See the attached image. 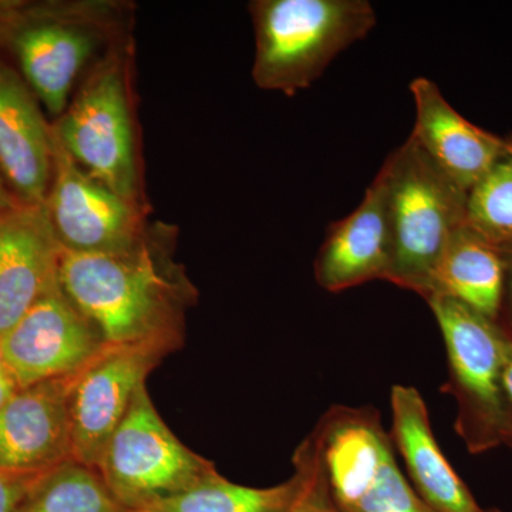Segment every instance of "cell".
Listing matches in <instances>:
<instances>
[{
  "instance_id": "19",
  "label": "cell",
  "mask_w": 512,
  "mask_h": 512,
  "mask_svg": "<svg viewBox=\"0 0 512 512\" xmlns=\"http://www.w3.org/2000/svg\"><path fill=\"white\" fill-rule=\"evenodd\" d=\"M298 487L296 471L284 483L266 488L232 483L215 471L190 490L137 512H285Z\"/></svg>"
},
{
  "instance_id": "13",
  "label": "cell",
  "mask_w": 512,
  "mask_h": 512,
  "mask_svg": "<svg viewBox=\"0 0 512 512\" xmlns=\"http://www.w3.org/2000/svg\"><path fill=\"white\" fill-rule=\"evenodd\" d=\"M392 262V222L382 168L355 211L329 225L315 259L320 288L339 293L367 282L386 281Z\"/></svg>"
},
{
  "instance_id": "29",
  "label": "cell",
  "mask_w": 512,
  "mask_h": 512,
  "mask_svg": "<svg viewBox=\"0 0 512 512\" xmlns=\"http://www.w3.org/2000/svg\"><path fill=\"white\" fill-rule=\"evenodd\" d=\"M478 512H503L500 510H497V508H488V510H484V508H480V511Z\"/></svg>"
},
{
  "instance_id": "16",
  "label": "cell",
  "mask_w": 512,
  "mask_h": 512,
  "mask_svg": "<svg viewBox=\"0 0 512 512\" xmlns=\"http://www.w3.org/2000/svg\"><path fill=\"white\" fill-rule=\"evenodd\" d=\"M416 121L410 138L451 180L468 192L510 150L512 136L500 137L476 126L427 77L410 83Z\"/></svg>"
},
{
  "instance_id": "3",
  "label": "cell",
  "mask_w": 512,
  "mask_h": 512,
  "mask_svg": "<svg viewBox=\"0 0 512 512\" xmlns=\"http://www.w3.org/2000/svg\"><path fill=\"white\" fill-rule=\"evenodd\" d=\"M252 79L269 92L292 97L309 89L329 64L375 29L367 0H255Z\"/></svg>"
},
{
  "instance_id": "7",
  "label": "cell",
  "mask_w": 512,
  "mask_h": 512,
  "mask_svg": "<svg viewBox=\"0 0 512 512\" xmlns=\"http://www.w3.org/2000/svg\"><path fill=\"white\" fill-rule=\"evenodd\" d=\"M427 303L446 346L443 390L456 402L454 429L468 453H488L504 444L503 326L454 299L434 296Z\"/></svg>"
},
{
  "instance_id": "18",
  "label": "cell",
  "mask_w": 512,
  "mask_h": 512,
  "mask_svg": "<svg viewBox=\"0 0 512 512\" xmlns=\"http://www.w3.org/2000/svg\"><path fill=\"white\" fill-rule=\"evenodd\" d=\"M505 281L507 262L503 248L466 222L448 239L434 272L429 299L434 296L454 299L498 322Z\"/></svg>"
},
{
  "instance_id": "22",
  "label": "cell",
  "mask_w": 512,
  "mask_h": 512,
  "mask_svg": "<svg viewBox=\"0 0 512 512\" xmlns=\"http://www.w3.org/2000/svg\"><path fill=\"white\" fill-rule=\"evenodd\" d=\"M292 466L298 473L299 487L285 512H339L311 434L293 451Z\"/></svg>"
},
{
  "instance_id": "9",
  "label": "cell",
  "mask_w": 512,
  "mask_h": 512,
  "mask_svg": "<svg viewBox=\"0 0 512 512\" xmlns=\"http://www.w3.org/2000/svg\"><path fill=\"white\" fill-rule=\"evenodd\" d=\"M45 207L57 241L76 254L128 251L148 228L143 208L90 177L64 150L55 131L52 183Z\"/></svg>"
},
{
  "instance_id": "15",
  "label": "cell",
  "mask_w": 512,
  "mask_h": 512,
  "mask_svg": "<svg viewBox=\"0 0 512 512\" xmlns=\"http://www.w3.org/2000/svg\"><path fill=\"white\" fill-rule=\"evenodd\" d=\"M0 171L16 200L45 204L53 175V127L18 70L0 56Z\"/></svg>"
},
{
  "instance_id": "1",
  "label": "cell",
  "mask_w": 512,
  "mask_h": 512,
  "mask_svg": "<svg viewBox=\"0 0 512 512\" xmlns=\"http://www.w3.org/2000/svg\"><path fill=\"white\" fill-rule=\"evenodd\" d=\"M175 237L173 227L156 222L128 251L76 254L62 248L60 288L107 346H143L167 355L183 346L185 313L198 292L174 259Z\"/></svg>"
},
{
  "instance_id": "17",
  "label": "cell",
  "mask_w": 512,
  "mask_h": 512,
  "mask_svg": "<svg viewBox=\"0 0 512 512\" xmlns=\"http://www.w3.org/2000/svg\"><path fill=\"white\" fill-rule=\"evenodd\" d=\"M394 450L402 457L407 478L417 495L434 512H478L480 505L444 456L429 409L419 390L394 384L390 392Z\"/></svg>"
},
{
  "instance_id": "28",
  "label": "cell",
  "mask_w": 512,
  "mask_h": 512,
  "mask_svg": "<svg viewBox=\"0 0 512 512\" xmlns=\"http://www.w3.org/2000/svg\"><path fill=\"white\" fill-rule=\"evenodd\" d=\"M5 367V357H3V346H2V336H0V370Z\"/></svg>"
},
{
  "instance_id": "5",
  "label": "cell",
  "mask_w": 512,
  "mask_h": 512,
  "mask_svg": "<svg viewBox=\"0 0 512 512\" xmlns=\"http://www.w3.org/2000/svg\"><path fill=\"white\" fill-rule=\"evenodd\" d=\"M126 37L90 66L69 106L53 121L64 150L90 177L141 207Z\"/></svg>"
},
{
  "instance_id": "27",
  "label": "cell",
  "mask_w": 512,
  "mask_h": 512,
  "mask_svg": "<svg viewBox=\"0 0 512 512\" xmlns=\"http://www.w3.org/2000/svg\"><path fill=\"white\" fill-rule=\"evenodd\" d=\"M18 200H16L13 192L10 191L8 183H6L5 178H3L2 171H0V212L10 210V208L15 207L18 204Z\"/></svg>"
},
{
  "instance_id": "8",
  "label": "cell",
  "mask_w": 512,
  "mask_h": 512,
  "mask_svg": "<svg viewBox=\"0 0 512 512\" xmlns=\"http://www.w3.org/2000/svg\"><path fill=\"white\" fill-rule=\"evenodd\" d=\"M101 480L128 512L184 493L217 470L170 430L154 407L146 384L104 447Z\"/></svg>"
},
{
  "instance_id": "26",
  "label": "cell",
  "mask_w": 512,
  "mask_h": 512,
  "mask_svg": "<svg viewBox=\"0 0 512 512\" xmlns=\"http://www.w3.org/2000/svg\"><path fill=\"white\" fill-rule=\"evenodd\" d=\"M19 389L20 387L15 377L12 376V373L6 367H3L0 370V410Z\"/></svg>"
},
{
  "instance_id": "24",
  "label": "cell",
  "mask_w": 512,
  "mask_h": 512,
  "mask_svg": "<svg viewBox=\"0 0 512 512\" xmlns=\"http://www.w3.org/2000/svg\"><path fill=\"white\" fill-rule=\"evenodd\" d=\"M503 387L505 400L504 444L505 446L512 448V335L505 329L503 348Z\"/></svg>"
},
{
  "instance_id": "12",
  "label": "cell",
  "mask_w": 512,
  "mask_h": 512,
  "mask_svg": "<svg viewBox=\"0 0 512 512\" xmlns=\"http://www.w3.org/2000/svg\"><path fill=\"white\" fill-rule=\"evenodd\" d=\"M74 376L20 387L2 407L0 470L42 474L72 458L69 397Z\"/></svg>"
},
{
  "instance_id": "21",
  "label": "cell",
  "mask_w": 512,
  "mask_h": 512,
  "mask_svg": "<svg viewBox=\"0 0 512 512\" xmlns=\"http://www.w3.org/2000/svg\"><path fill=\"white\" fill-rule=\"evenodd\" d=\"M467 224L497 245L512 242V143L467 195Z\"/></svg>"
},
{
  "instance_id": "2",
  "label": "cell",
  "mask_w": 512,
  "mask_h": 512,
  "mask_svg": "<svg viewBox=\"0 0 512 512\" xmlns=\"http://www.w3.org/2000/svg\"><path fill=\"white\" fill-rule=\"evenodd\" d=\"M124 3L0 2V49H8L20 76L50 116L59 119L74 84L124 37Z\"/></svg>"
},
{
  "instance_id": "6",
  "label": "cell",
  "mask_w": 512,
  "mask_h": 512,
  "mask_svg": "<svg viewBox=\"0 0 512 512\" xmlns=\"http://www.w3.org/2000/svg\"><path fill=\"white\" fill-rule=\"evenodd\" d=\"M339 512H434L399 467L373 406H330L311 431Z\"/></svg>"
},
{
  "instance_id": "14",
  "label": "cell",
  "mask_w": 512,
  "mask_h": 512,
  "mask_svg": "<svg viewBox=\"0 0 512 512\" xmlns=\"http://www.w3.org/2000/svg\"><path fill=\"white\" fill-rule=\"evenodd\" d=\"M62 245L45 204L18 202L0 212V336H5L53 285Z\"/></svg>"
},
{
  "instance_id": "10",
  "label": "cell",
  "mask_w": 512,
  "mask_h": 512,
  "mask_svg": "<svg viewBox=\"0 0 512 512\" xmlns=\"http://www.w3.org/2000/svg\"><path fill=\"white\" fill-rule=\"evenodd\" d=\"M2 346L19 387L72 376L107 348L59 281L3 336Z\"/></svg>"
},
{
  "instance_id": "20",
  "label": "cell",
  "mask_w": 512,
  "mask_h": 512,
  "mask_svg": "<svg viewBox=\"0 0 512 512\" xmlns=\"http://www.w3.org/2000/svg\"><path fill=\"white\" fill-rule=\"evenodd\" d=\"M19 512H128L96 468L74 458L37 476Z\"/></svg>"
},
{
  "instance_id": "11",
  "label": "cell",
  "mask_w": 512,
  "mask_h": 512,
  "mask_svg": "<svg viewBox=\"0 0 512 512\" xmlns=\"http://www.w3.org/2000/svg\"><path fill=\"white\" fill-rule=\"evenodd\" d=\"M167 353L143 346H107L74 376L69 397L72 458L96 468L104 447Z\"/></svg>"
},
{
  "instance_id": "23",
  "label": "cell",
  "mask_w": 512,
  "mask_h": 512,
  "mask_svg": "<svg viewBox=\"0 0 512 512\" xmlns=\"http://www.w3.org/2000/svg\"><path fill=\"white\" fill-rule=\"evenodd\" d=\"M37 476L40 474H15L0 470V512H19Z\"/></svg>"
},
{
  "instance_id": "25",
  "label": "cell",
  "mask_w": 512,
  "mask_h": 512,
  "mask_svg": "<svg viewBox=\"0 0 512 512\" xmlns=\"http://www.w3.org/2000/svg\"><path fill=\"white\" fill-rule=\"evenodd\" d=\"M500 247L503 248L505 262H507V281H505L503 309H501L498 322L512 335V242L500 245Z\"/></svg>"
},
{
  "instance_id": "4",
  "label": "cell",
  "mask_w": 512,
  "mask_h": 512,
  "mask_svg": "<svg viewBox=\"0 0 512 512\" xmlns=\"http://www.w3.org/2000/svg\"><path fill=\"white\" fill-rule=\"evenodd\" d=\"M382 170L392 222V262L386 281L427 301L448 239L467 222L468 192L410 137L386 158Z\"/></svg>"
}]
</instances>
